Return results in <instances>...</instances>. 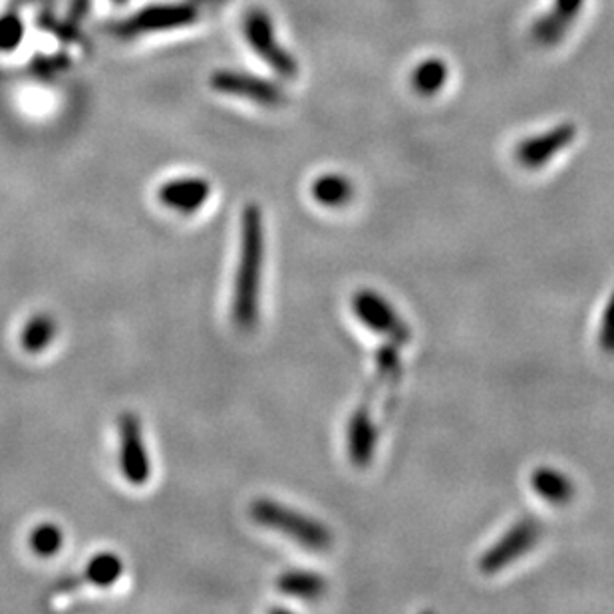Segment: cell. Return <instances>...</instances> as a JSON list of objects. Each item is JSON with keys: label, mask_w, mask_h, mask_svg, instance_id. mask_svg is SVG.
<instances>
[{"label": "cell", "mask_w": 614, "mask_h": 614, "mask_svg": "<svg viewBox=\"0 0 614 614\" xmlns=\"http://www.w3.org/2000/svg\"><path fill=\"white\" fill-rule=\"evenodd\" d=\"M265 261V234H263V213L251 203L247 205L241 219V253L235 275L231 320L235 327L249 332L259 322V295L261 276Z\"/></svg>", "instance_id": "1"}, {"label": "cell", "mask_w": 614, "mask_h": 614, "mask_svg": "<svg viewBox=\"0 0 614 614\" xmlns=\"http://www.w3.org/2000/svg\"><path fill=\"white\" fill-rule=\"evenodd\" d=\"M251 518L254 523L285 535L310 552H327L332 545V533L322 523L310 520L295 509L285 508L273 499H257L251 505Z\"/></svg>", "instance_id": "2"}, {"label": "cell", "mask_w": 614, "mask_h": 614, "mask_svg": "<svg viewBox=\"0 0 614 614\" xmlns=\"http://www.w3.org/2000/svg\"><path fill=\"white\" fill-rule=\"evenodd\" d=\"M245 38L254 53L261 56L263 62L269 64L276 75L283 78H297L298 64L295 56L278 44L275 34V24L271 16L261 9L247 12L243 22Z\"/></svg>", "instance_id": "3"}, {"label": "cell", "mask_w": 614, "mask_h": 614, "mask_svg": "<svg viewBox=\"0 0 614 614\" xmlns=\"http://www.w3.org/2000/svg\"><path fill=\"white\" fill-rule=\"evenodd\" d=\"M352 310L366 329L393 340L394 344H403L412 339V332L402 318L398 317L396 308L371 288H362L354 295Z\"/></svg>", "instance_id": "4"}, {"label": "cell", "mask_w": 614, "mask_h": 614, "mask_svg": "<svg viewBox=\"0 0 614 614\" xmlns=\"http://www.w3.org/2000/svg\"><path fill=\"white\" fill-rule=\"evenodd\" d=\"M120 437V469L132 486H146L151 476L148 447L144 442V428L136 413L126 412L117 418Z\"/></svg>", "instance_id": "5"}, {"label": "cell", "mask_w": 614, "mask_h": 614, "mask_svg": "<svg viewBox=\"0 0 614 614\" xmlns=\"http://www.w3.org/2000/svg\"><path fill=\"white\" fill-rule=\"evenodd\" d=\"M539 537L541 525L537 521H520L479 559V571L484 575H496V572L503 571L508 565L518 561L525 553L531 552Z\"/></svg>", "instance_id": "6"}, {"label": "cell", "mask_w": 614, "mask_h": 614, "mask_svg": "<svg viewBox=\"0 0 614 614\" xmlns=\"http://www.w3.org/2000/svg\"><path fill=\"white\" fill-rule=\"evenodd\" d=\"M212 86L215 92L237 95L243 100H251L261 106L276 107L285 102V94L278 86L271 80L259 76L234 72V70H219L212 76Z\"/></svg>", "instance_id": "7"}, {"label": "cell", "mask_w": 614, "mask_h": 614, "mask_svg": "<svg viewBox=\"0 0 614 614\" xmlns=\"http://www.w3.org/2000/svg\"><path fill=\"white\" fill-rule=\"evenodd\" d=\"M577 138V126L575 124H559L539 136H531L530 139L521 141L515 148V159L527 170H537L545 163H549L562 149L569 148Z\"/></svg>", "instance_id": "8"}, {"label": "cell", "mask_w": 614, "mask_h": 614, "mask_svg": "<svg viewBox=\"0 0 614 614\" xmlns=\"http://www.w3.org/2000/svg\"><path fill=\"white\" fill-rule=\"evenodd\" d=\"M197 12L187 4H161L149 7L146 11L132 16L126 24H122L124 34H146V32L173 31L195 22Z\"/></svg>", "instance_id": "9"}, {"label": "cell", "mask_w": 614, "mask_h": 614, "mask_svg": "<svg viewBox=\"0 0 614 614\" xmlns=\"http://www.w3.org/2000/svg\"><path fill=\"white\" fill-rule=\"evenodd\" d=\"M583 4L584 0H555L552 11L543 14L533 24V41L545 48L561 44L567 32L571 31L572 22L577 21L583 11Z\"/></svg>", "instance_id": "10"}, {"label": "cell", "mask_w": 614, "mask_h": 614, "mask_svg": "<svg viewBox=\"0 0 614 614\" xmlns=\"http://www.w3.org/2000/svg\"><path fill=\"white\" fill-rule=\"evenodd\" d=\"M212 195V183L203 178H178L166 181L158 191L159 203L171 212H200Z\"/></svg>", "instance_id": "11"}, {"label": "cell", "mask_w": 614, "mask_h": 614, "mask_svg": "<svg viewBox=\"0 0 614 614\" xmlns=\"http://www.w3.org/2000/svg\"><path fill=\"white\" fill-rule=\"evenodd\" d=\"M531 488L549 505L562 508L575 498V484L569 476L553 467H537L531 474Z\"/></svg>", "instance_id": "12"}, {"label": "cell", "mask_w": 614, "mask_h": 614, "mask_svg": "<svg viewBox=\"0 0 614 614\" xmlns=\"http://www.w3.org/2000/svg\"><path fill=\"white\" fill-rule=\"evenodd\" d=\"M310 193H312V200L318 205L329 207V209H340V207H346L354 200L356 190H354V183L346 175L325 173V175H320L312 181Z\"/></svg>", "instance_id": "13"}, {"label": "cell", "mask_w": 614, "mask_h": 614, "mask_svg": "<svg viewBox=\"0 0 614 614\" xmlns=\"http://www.w3.org/2000/svg\"><path fill=\"white\" fill-rule=\"evenodd\" d=\"M276 589L286 596L317 601L327 593V581L318 572L286 571L276 579Z\"/></svg>", "instance_id": "14"}, {"label": "cell", "mask_w": 614, "mask_h": 614, "mask_svg": "<svg viewBox=\"0 0 614 614\" xmlns=\"http://www.w3.org/2000/svg\"><path fill=\"white\" fill-rule=\"evenodd\" d=\"M56 334H58V325L53 315L38 312L24 325L21 332V346L31 354H38L53 344Z\"/></svg>", "instance_id": "15"}, {"label": "cell", "mask_w": 614, "mask_h": 614, "mask_svg": "<svg viewBox=\"0 0 614 614\" xmlns=\"http://www.w3.org/2000/svg\"><path fill=\"white\" fill-rule=\"evenodd\" d=\"M447 78H450L447 64L440 58H428L424 62L418 64L413 70V90L420 95L432 98L442 92V88L447 84Z\"/></svg>", "instance_id": "16"}, {"label": "cell", "mask_w": 614, "mask_h": 614, "mask_svg": "<svg viewBox=\"0 0 614 614\" xmlns=\"http://www.w3.org/2000/svg\"><path fill=\"white\" fill-rule=\"evenodd\" d=\"M122 572H124V562L116 553H100L86 565L84 579L88 584L107 589L116 583Z\"/></svg>", "instance_id": "17"}, {"label": "cell", "mask_w": 614, "mask_h": 614, "mask_svg": "<svg viewBox=\"0 0 614 614\" xmlns=\"http://www.w3.org/2000/svg\"><path fill=\"white\" fill-rule=\"evenodd\" d=\"M64 545V533L54 523H43L31 533V547L34 555L38 557H54L58 555Z\"/></svg>", "instance_id": "18"}, {"label": "cell", "mask_w": 614, "mask_h": 614, "mask_svg": "<svg viewBox=\"0 0 614 614\" xmlns=\"http://www.w3.org/2000/svg\"><path fill=\"white\" fill-rule=\"evenodd\" d=\"M22 22L16 16H2L0 19V50H12L22 41Z\"/></svg>", "instance_id": "19"}]
</instances>
